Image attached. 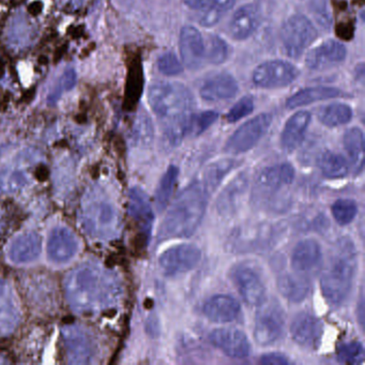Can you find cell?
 Segmentation results:
<instances>
[{
	"label": "cell",
	"mask_w": 365,
	"mask_h": 365,
	"mask_svg": "<svg viewBox=\"0 0 365 365\" xmlns=\"http://www.w3.org/2000/svg\"><path fill=\"white\" fill-rule=\"evenodd\" d=\"M179 48L183 63L189 69H197L206 54L202 34L193 26H185L179 37Z\"/></svg>",
	"instance_id": "obj_16"
},
{
	"label": "cell",
	"mask_w": 365,
	"mask_h": 365,
	"mask_svg": "<svg viewBox=\"0 0 365 365\" xmlns=\"http://www.w3.org/2000/svg\"><path fill=\"white\" fill-rule=\"evenodd\" d=\"M290 334L301 347L317 349L324 334V324L313 314L301 312L292 319Z\"/></svg>",
	"instance_id": "obj_11"
},
{
	"label": "cell",
	"mask_w": 365,
	"mask_h": 365,
	"mask_svg": "<svg viewBox=\"0 0 365 365\" xmlns=\"http://www.w3.org/2000/svg\"><path fill=\"white\" fill-rule=\"evenodd\" d=\"M238 91V83L234 76L228 73H220L202 85L200 95L205 101L219 102L232 99Z\"/></svg>",
	"instance_id": "obj_19"
},
{
	"label": "cell",
	"mask_w": 365,
	"mask_h": 365,
	"mask_svg": "<svg viewBox=\"0 0 365 365\" xmlns=\"http://www.w3.org/2000/svg\"><path fill=\"white\" fill-rule=\"evenodd\" d=\"M317 165L322 174L328 179H341L349 172L347 160L334 151L327 150L318 157Z\"/></svg>",
	"instance_id": "obj_25"
},
{
	"label": "cell",
	"mask_w": 365,
	"mask_h": 365,
	"mask_svg": "<svg viewBox=\"0 0 365 365\" xmlns=\"http://www.w3.org/2000/svg\"><path fill=\"white\" fill-rule=\"evenodd\" d=\"M143 86H144V72H143L142 63L140 59H136L132 63L128 74L125 108L133 110L135 108L142 96Z\"/></svg>",
	"instance_id": "obj_26"
},
{
	"label": "cell",
	"mask_w": 365,
	"mask_h": 365,
	"mask_svg": "<svg viewBox=\"0 0 365 365\" xmlns=\"http://www.w3.org/2000/svg\"><path fill=\"white\" fill-rule=\"evenodd\" d=\"M272 123V116L268 113L257 115L239 127L228 138L224 151L228 155H242L251 150L266 135Z\"/></svg>",
	"instance_id": "obj_7"
},
{
	"label": "cell",
	"mask_w": 365,
	"mask_h": 365,
	"mask_svg": "<svg viewBox=\"0 0 365 365\" xmlns=\"http://www.w3.org/2000/svg\"><path fill=\"white\" fill-rule=\"evenodd\" d=\"M356 78L360 81H363L364 78V65L360 63L358 67L356 68Z\"/></svg>",
	"instance_id": "obj_40"
},
{
	"label": "cell",
	"mask_w": 365,
	"mask_h": 365,
	"mask_svg": "<svg viewBox=\"0 0 365 365\" xmlns=\"http://www.w3.org/2000/svg\"><path fill=\"white\" fill-rule=\"evenodd\" d=\"M230 54V48L226 41H224L219 36H212L209 39L208 52H207V57H208L209 63L212 65H221L226 61Z\"/></svg>",
	"instance_id": "obj_32"
},
{
	"label": "cell",
	"mask_w": 365,
	"mask_h": 365,
	"mask_svg": "<svg viewBox=\"0 0 365 365\" xmlns=\"http://www.w3.org/2000/svg\"><path fill=\"white\" fill-rule=\"evenodd\" d=\"M358 268L356 245L348 237L339 239L329 256L320 279L324 300L330 305H341L349 296Z\"/></svg>",
	"instance_id": "obj_2"
},
{
	"label": "cell",
	"mask_w": 365,
	"mask_h": 365,
	"mask_svg": "<svg viewBox=\"0 0 365 365\" xmlns=\"http://www.w3.org/2000/svg\"><path fill=\"white\" fill-rule=\"evenodd\" d=\"M210 194L197 178L192 181L168 209L161 227L160 240L190 238L195 234L206 213Z\"/></svg>",
	"instance_id": "obj_1"
},
{
	"label": "cell",
	"mask_w": 365,
	"mask_h": 365,
	"mask_svg": "<svg viewBox=\"0 0 365 365\" xmlns=\"http://www.w3.org/2000/svg\"><path fill=\"white\" fill-rule=\"evenodd\" d=\"M179 178V168L175 165L168 166L166 172L160 180L159 187L155 192V204L159 210H165L174 194L175 187Z\"/></svg>",
	"instance_id": "obj_28"
},
{
	"label": "cell",
	"mask_w": 365,
	"mask_h": 365,
	"mask_svg": "<svg viewBox=\"0 0 365 365\" xmlns=\"http://www.w3.org/2000/svg\"><path fill=\"white\" fill-rule=\"evenodd\" d=\"M211 0H185V4L190 9L200 10L206 8Z\"/></svg>",
	"instance_id": "obj_38"
},
{
	"label": "cell",
	"mask_w": 365,
	"mask_h": 365,
	"mask_svg": "<svg viewBox=\"0 0 365 365\" xmlns=\"http://www.w3.org/2000/svg\"><path fill=\"white\" fill-rule=\"evenodd\" d=\"M35 175L36 178H37L38 180L44 181L48 179V175H50V172H48V168H46V166L40 165L36 168Z\"/></svg>",
	"instance_id": "obj_39"
},
{
	"label": "cell",
	"mask_w": 365,
	"mask_h": 365,
	"mask_svg": "<svg viewBox=\"0 0 365 365\" xmlns=\"http://www.w3.org/2000/svg\"><path fill=\"white\" fill-rule=\"evenodd\" d=\"M277 284L282 296L290 302H301L307 298L311 292L309 277L296 272L279 275Z\"/></svg>",
	"instance_id": "obj_21"
},
{
	"label": "cell",
	"mask_w": 365,
	"mask_h": 365,
	"mask_svg": "<svg viewBox=\"0 0 365 365\" xmlns=\"http://www.w3.org/2000/svg\"><path fill=\"white\" fill-rule=\"evenodd\" d=\"M230 279L245 302L251 307H257L266 298V286L262 274L252 264H236L230 271Z\"/></svg>",
	"instance_id": "obj_8"
},
{
	"label": "cell",
	"mask_w": 365,
	"mask_h": 365,
	"mask_svg": "<svg viewBox=\"0 0 365 365\" xmlns=\"http://www.w3.org/2000/svg\"><path fill=\"white\" fill-rule=\"evenodd\" d=\"M317 29L307 16L296 14L290 16L281 29V41L286 55L297 59L302 56L307 48L317 38Z\"/></svg>",
	"instance_id": "obj_5"
},
{
	"label": "cell",
	"mask_w": 365,
	"mask_h": 365,
	"mask_svg": "<svg viewBox=\"0 0 365 365\" xmlns=\"http://www.w3.org/2000/svg\"><path fill=\"white\" fill-rule=\"evenodd\" d=\"M158 69L163 76H176L182 73L183 66L174 53L166 52L158 59Z\"/></svg>",
	"instance_id": "obj_33"
},
{
	"label": "cell",
	"mask_w": 365,
	"mask_h": 365,
	"mask_svg": "<svg viewBox=\"0 0 365 365\" xmlns=\"http://www.w3.org/2000/svg\"><path fill=\"white\" fill-rule=\"evenodd\" d=\"M235 162L232 160H220V161L213 162L210 165L207 166L202 174L197 177L198 180L204 185L205 189L207 190L210 195H212L213 192L219 187L222 181L224 180L226 176L232 172L234 168Z\"/></svg>",
	"instance_id": "obj_24"
},
{
	"label": "cell",
	"mask_w": 365,
	"mask_h": 365,
	"mask_svg": "<svg viewBox=\"0 0 365 365\" xmlns=\"http://www.w3.org/2000/svg\"><path fill=\"white\" fill-rule=\"evenodd\" d=\"M298 76V69L292 63L284 61H269L254 70L252 82L259 88H279L292 84Z\"/></svg>",
	"instance_id": "obj_10"
},
{
	"label": "cell",
	"mask_w": 365,
	"mask_h": 365,
	"mask_svg": "<svg viewBox=\"0 0 365 365\" xmlns=\"http://www.w3.org/2000/svg\"><path fill=\"white\" fill-rule=\"evenodd\" d=\"M259 363L266 365H285L289 364V360L279 352H269L260 356Z\"/></svg>",
	"instance_id": "obj_37"
},
{
	"label": "cell",
	"mask_w": 365,
	"mask_h": 365,
	"mask_svg": "<svg viewBox=\"0 0 365 365\" xmlns=\"http://www.w3.org/2000/svg\"><path fill=\"white\" fill-rule=\"evenodd\" d=\"M333 219L339 225L346 226L352 223L358 215V205L352 200H337L331 207Z\"/></svg>",
	"instance_id": "obj_30"
},
{
	"label": "cell",
	"mask_w": 365,
	"mask_h": 365,
	"mask_svg": "<svg viewBox=\"0 0 365 365\" xmlns=\"http://www.w3.org/2000/svg\"><path fill=\"white\" fill-rule=\"evenodd\" d=\"M336 359L345 364H361L364 360V348L358 341L341 344L336 349Z\"/></svg>",
	"instance_id": "obj_31"
},
{
	"label": "cell",
	"mask_w": 365,
	"mask_h": 365,
	"mask_svg": "<svg viewBox=\"0 0 365 365\" xmlns=\"http://www.w3.org/2000/svg\"><path fill=\"white\" fill-rule=\"evenodd\" d=\"M352 115L351 108L347 104L333 103L320 108L318 119L326 127L336 128L349 123Z\"/></svg>",
	"instance_id": "obj_27"
},
{
	"label": "cell",
	"mask_w": 365,
	"mask_h": 365,
	"mask_svg": "<svg viewBox=\"0 0 365 365\" xmlns=\"http://www.w3.org/2000/svg\"><path fill=\"white\" fill-rule=\"evenodd\" d=\"M148 100L155 115L168 121L189 114L194 106L191 91L180 83H155L149 89Z\"/></svg>",
	"instance_id": "obj_3"
},
{
	"label": "cell",
	"mask_w": 365,
	"mask_h": 365,
	"mask_svg": "<svg viewBox=\"0 0 365 365\" xmlns=\"http://www.w3.org/2000/svg\"><path fill=\"white\" fill-rule=\"evenodd\" d=\"M311 9L319 24L324 26V29H328L331 25V14L327 0H312Z\"/></svg>",
	"instance_id": "obj_36"
},
{
	"label": "cell",
	"mask_w": 365,
	"mask_h": 365,
	"mask_svg": "<svg viewBox=\"0 0 365 365\" xmlns=\"http://www.w3.org/2000/svg\"><path fill=\"white\" fill-rule=\"evenodd\" d=\"M219 118V113L215 110H206L196 116H192L191 133L195 135L204 133Z\"/></svg>",
	"instance_id": "obj_34"
},
{
	"label": "cell",
	"mask_w": 365,
	"mask_h": 365,
	"mask_svg": "<svg viewBox=\"0 0 365 365\" xmlns=\"http://www.w3.org/2000/svg\"><path fill=\"white\" fill-rule=\"evenodd\" d=\"M211 344L232 359H247L251 354V344L247 335L236 328L215 329L209 335Z\"/></svg>",
	"instance_id": "obj_12"
},
{
	"label": "cell",
	"mask_w": 365,
	"mask_h": 365,
	"mask_svg": "<svg viewBox=\"0 0 365 365\" xmlns=\"http://www.w3.org/2000/svg\"><path fill=\"white\" fill-rule=\"evenodd\" d=\"M311 120L312 116L309 112L300 110L286 121L281 135V145L284 150L292 153L302 144Z\"/></svg>",
	"instance_id": "obj_20"
},
{
	"label": "cell",
	"mask_w": 365,
	"mask_h": 365,
	"mask_svg": "<svg viewBox=\"0 0 365 365\" xmlns=\"http://www.w3.org/2000/svg\"><path fill=\"white\" fill-rule=\"evenodd\" d=\"M241 307L238 301L230 294H215L210 297L202 307V313L210 322L215 324H226L234 322Z\"/></svg>",
	"instance_id": "obj_17"
},
{
	"label": "cell",
	"mask_w": 365,
	"mask_h": 365,
	"mask_svg": "<svg viewBox=\"0 0 365 365\" xmlns=\"http://www.w3.org/2000/svg\"><path fill=\"white\" fill-rule=\"evenodd\" d=\"M347 56V50L341 42L327 40L320 46L309 51L307 56V67L314 71L330 69L344 63Z\"/></svg>",
	"instance_id": "obj_13"
},
{
	"label": "cell",
	"mask_w": 365,
	"mask_h": 365,
	"mask_svg": "<svg viewBox=\"0 0 365 365\" xmlns=\"http://www.w3.org/2000/svg\"><path fill=\"white\" fill-rule=\"evenodd\" d=\"M257 307L254 322V339L258 345H272L283 334L285 312L279 301L273 298H264Z\"/></svg>",
	"instance_id": "obj_4"
},
{
	"label": "cell",
	"mask_w": 365,
	"mask_h": 365,
	"mask_svg": "<svg viewBox=\"0 0 365 365\" xmlns=\"http://www.w3.org/2000/svg\"><path fill=\"white\" fill-rule=\"evenodd\" d=\"M296 172L290 163L275 164L264 168L258 174L254 183V202H262L264 200H270L279 192L283 191L294 182Z\"/></svg>",
	"instance_id": "obj_6"
},
{
	"label": "cell",
	"mask_w": 365,
	"mask_h": 365,
	"mask_svg": "<svg viewBox=\"0 0 365 365\" xmlns=\"http://www.w3.org/2000/svg\"><path fill=\"white\" fill-rule=\"evenodd\" d=\"M202 260L200 247L189 243L165 250L160 257L162 271L166 277H177L193 270Z\"/></svg>",
	"instance_id": "obj_9"
},
{
	"label": "cell",
	"mask_w": 365,
	"mask_h": 365,
	"mask_svg": "<svg viewBox=\"0 0 365 365\" xmlns=\"http://www.w3.org/2000/svg\"><path fill=\"white\" fill-rule=\"evenodd\" d=\"M260 11L255 4L239 8L230 23V33L234 39L242 41L251 37L259 26Z\"/></svg>",
	"instance_id": "obj_18"
},
{
	"label": "cell",
	"mask_w": 365,
	"mask_h": 365,
	"mask_svg": "<svg viewBox=\"0 0 365 365\" xmlns=\"http://www.w3.org/2000/svg\"><path fill=\"white\" fill-rule=\"evenodd\" d=\"M235 3L236 0H212L209 4L208 9L200 19V25L206 29L215 26L230 10L232 9Z\"/></svg>",
	"instance_id": "obj_29"
},
{
	"label": "cell",
	"mask_w": 365,
	"mask_h": 365,
	"mask_svg": "<svg viewBox=\"0 0 365 365\" xmlns=\"http://www.w3.org/2000/svg\"><path fill=\"white\" fill-rule=\"evenodd\" d=\"M345 97V93L334 87H312L305 88L294 93L288 98L286 106L289 110L301 108V106H309L314 102L324 101V100L335 99V98Z\"/></svg>",
	"instance_id": "obj_22"
},
{
	"label": "cell",
	"mask_w": 365,
	"mask_h": 365,
	"mask_svg": "<svg viewBox=\"0 0 365 365\" xmlns=\"http://www.w3.org/2000/svg\"><path fill=\"white\" fill-rule=\"evenodd\" d=\"M344 147L356 174L364 165V134L359 128H350L344 134Z\"/></svg>",
	"instance_id": "obj_23"
},
{
	"label": "cell",
	"mask_w": 365,
	"mask_h": 365,
	"mask_svg": "<svg viewBox=\"0 0 365 365\" xmlns=\"http://www.w3.org/2000/svg\"><path fill=\"white\" fill-rule=\"evenodd\" d=\"M254 110V101L251 97H243L230 108L228 114L226 115V119L228 123H235L237 121L247 117L251 114Z\"/></svg>",
	"instance_id": "obj_35"
},
{
	"label": "cell",
	"mask_w": 365,
	"mask_h": 365,
	"mask_svg": "<svg viewBox=\"0 0 365 365\" xmlns=\"http://www.w3.org/2000/svg\"><path fill=\"white\" fill-rule=\"evenodd\" d=\"M322 260V247L315 239H304L292 250L290 264L298 274L307 275L315 270Z\"/></svg>",
	"instance_id": "obj_14"
},
{
	"label": "cell",
	"mask_w": 365,
	"mask_h": 365,
	"mask_svg": "<svg viewBox=\"0 0 365 365\" xmlns=\"http://www.w3.org/2000/svg\"><path fill=\"white\" fill-rule=\"evenodd\" d=\"M247 187L249 177L247 173H241L228 183L217 200V211L222 217H230L237 212L242 204Z\"/></svg>",
	"instance_id": "obj_15"
}]
</instances>
